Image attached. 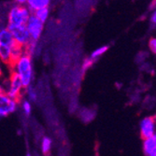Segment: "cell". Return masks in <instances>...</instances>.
<instances>
[{
    "label": "cell",
    "mask_w": 156,
    "mask_h": 156,
    "mask_svg": "<svg viewBox=\"0 0 156 156\" xmlns=\"http://www.w3.org/2000/svg\"><path fill=\"white\" fill-rule=\"evenodd\" d=\"M11 69L19 75L24 88L30 86L33 79V66L32 59L29 54L23 52Z\"/></svg>",
    "instance_id": "obj_1"
},
{
    "label": "cell",
    "mask_w": 156,
    "mask_h": 156,
    "mask_svg": "<svg viewBox=\"0 0 156 156\" xmlns=\"http://www.w3.org/2000/svg\"><path fill=\"white\" fill-rule=\"evenodd\" d=\"M31 14L30 9L27 8V6L17 4L11 8L9 12V24L10 25H23L25 24L28 18Z\"/></svg>",
    "instance_id": "obj_2"
},
{
    "label": "cell",
    "mask_w": 156,
    "mask_h": 156,
    "mask_svg": "<svg viewBox=\"0 0 156 156\" xmlns=\"http://www.w3.org/2000/svg\"><path fill=\"white\" fill-rule=\"evenodd\" d=\"M17 107L18 101L11 98L4 89L0 88V117L11 114L16 110Z\"/></svg>",
    "instance_id": "obj_3"
},
{
    "label": "cell",
    "mask_w": 156,
    "mask_h": 156,
    "mask_svg": "<svg viewBox=\"0 0 156 156\" xmlns=\"http://www.w3.org/2000/svg\"><path fill=\"white\" fill-rule=\"evenodd\" d=\"M24 89L23 82L19 75L14 71L11 70L10 77H9V89L6 91L7 94L13 99H15L16 101H20L22 98V92Z\"/></svg>",
    "instance_id": "obj_4"
},
{
    "label": "cell",
    "mask_w": 156,
    "mask_h": 156,
    "mask_svg": "<svg viewBox=\"0 0 156 156\" xmlns=\"http://www.w3.org/2000/svg\"><path fill=\"white\" fill-rule=\"evenodd\" d=\"M8 29L11 32L15 41L18 44L23 46V48L30 42L31 37L29 35V32H28L25 24H23V25L8 24Z\"/></svg>",
    "instance_id": "obj_5"
},
{
    "label": "cell",
    "mask_w": 156,
    "mask_h": 156,
    "mask_svg": "<svg viewBox=\"0 0 156 156\" xmlns=\"http://www.w3.org/2000/svg\"><path fill=\"white\" fill-rule=\"evenodd\" d=\"M25 26L28 32H29L31 39L37 41L42 34V31H43L44 23H42L39 19H37L34 13H31L25 23Z\"/></svg>",
    "instance_id": "obj_6"
},
{
    "label": "cell",
    "mask_w": 156,
    "mask_h": 156,
    "mask_svg": "<svg viewBox=\"0 0 156 156\" xmlns=\"http://www.w3.org/2000/svg\"><path fill=\"white\" fill-rule=\"evenodd\" d=\"M140 135L142 138H146L155 135V118L154 116L145 117L139 124Z\"/></svg>",
    "instance_id": "obj_7"
},
{
    "label": "cell",
    "mask_w": 156,
    "mask_h": 156,
    "mask_svg": "<svg viewBox=\"0 0 156 156\" xmlns=\"http://www.w3.org/2000/svg\"><path fill=\"white\" fill-rule=\"evenodd\" d=\"M143 151L147 156L156 155V135L143 138Z\"/></svg>",
    "instance_id": "obj_8"
},
{
    "label": "cell",
    "mask_w": 156,
    "mask_h": 156,
    "mask_svg": "<svg viewBox=\"0 0 156 156\" xmlns=\"http://www.w3.org/2000/svg\"><path fill=\"white\" fill-rule=\"evenodd\" d=\"M16 43L15 39H14L11 32L7 28H3L0 30V44L7 45V46H13Z\"/></svg>",
    "instance_id": "obj_9"
},
{
    "label": "cell",
    "mask_w": 156,
    "mask_h": 156,
    "mask_svg": "<svg viewBox=\"0 0 156 156\" xmlns=\"http://www.w3.org/2000/svg\"><path fill=\"white\" fill-rule=\"evenodd\" d=\"M51 0H26L27 8L30 9V11L34 12L35 10L43 8V7H49Z\"/></svg>",
    "instance_id": "obj_10"
},
{
    "label": "cell",
    "mask_w": 156,
    "mask_h": 156,
    "mask_svg": "<svg viewBox=\"0 0 156 156\" xmlns=\"http://www.w3.org/2000/svg\"><path fill=\"white\" fill-rule=\"evenodd\" d=\"M11 59V50L9 46L0 44V62H3L7 65H10Z\"/></svg>",
    "instance_id": "obj_11"
},
{
    "label": "cell",
    "mask_w": 156,
    "mask_h": 156,
    "mask_svg": "<svg viewBox=\"0 0 156 156\" xmlns=\"http://www.w3.org/2000/svg\"><path fill=\"white\" fill-rule=\"evenodd\" d=\"M49 13H50V9L49 7H43L40 8L37 10L34 11V14L36 15V17L37 19H39L42 23H45L49 17Z\"/></svg>",
    "instance_id": "obj_12"
},
{
    "label": "cell",
    "mask_w": 156,
    "mask_h": 156,
    "mask_svg": "<svg viewBox=\"0 0 156 156\" xmlns=\"http://www.w3.org/2000/svg\"><path fill=\"white\" fill-rule=\"evenodd\" d=\"M51 148V140L49 137L45 136L41 141V151L44 154H47L50 152Z\"/></svg>",
    "instance_id": "obj_13"
},
{
    "label": "cell",
    "mask_w": 156,
    "mask_h": 156,
    "mask_svg": "<svg viewBox=\"0 0 156 156\" xmlns=\"http://www.w3.org/2000/svg\"><path fill=\"white\" fill-rule=\"evenodd\" d=\"M108 50V46H107V45L102 46V47H99V48H97L96 50H94V51L92 52L91 57H92L93 59H96V58L99 57V56L103 55Z\"/></svg>",
    "instance_id": "obj_14"
},
{
    "label": "cell",
    "mask_w": 156,
    "mask_h": 156,
    "mask_svg": "<svg viewBox=\"0 0 156 156\" xmlns=\"http://www.w3.org/2000/svg\"><path fill=\"white\" fill-rule=\"evenodd\" d=\"M94 60V59H93L92 57H88L83 61V64H82V70L83 71H86L88 68H90L93 66Z\"/></svg>",
    "instance_id": "obj_15"
},
{
    "label": "cell",
    "mask_w": 156,
    "mask_h": 156,
    "mask_svg": "<svg viewBox=\"0 0 156 156\" xmlns=\"http://www.w3.org/2000/svg\"><path fill=\"white\" fill-rule=\"evenodd\" d=\"M27 88H28L27 95H28V98H29V100H31V101H36V100H37V97L36 91H35L32 87H30V86H28Z\"/></svg>",
    "instance_id": "obj_16"
},
{
    "label": "cell",
    "mask_w": 156,
    "mask_h": 156,
    "mask_svg": "<svg viewBox=\"0 0 156 156\" xmlns=\"http://www.w3.org/2000/svg\"><path fill=\"white\" fill-rule=\"evenodd\" d=\"M23 110L26 115H29L32 111V106L29 101H23Z\"/></svg>",
    "instance_id": "obj_17"
},
{
    "label": "cell",
    "mask_w": 156,
    "mask_h": 156,
    "mask_svg": "<svg viewBox=\"0 0 156 156\" xmlns=\"http://www.w3.org/2000/svg\"><path fill=\"white\" fill-rule=\"evenodd\" d=\"M149 47H150V50L152 51V53H155L156 52V39L154 37H152V38L150 39Z\"/></svg>",
    "instance_id": "obj_18"
},
{
    "label": "cell",
    "mask_w": 156,
    "mask_h": 156,
    "mask_svg": "<svg viewBox=\"0 0 156 156\" xmlns=\"http://www.w3.org/2000/svg\"><path fill=\"white\" fill-rule=\"evenodd\" d=\"M151 21L152 22L153 24H155V23H156V13H155V11H153V13H152V15L151 17Z\"/></svg>",
    "instance_id": "obj_19"
},
{
    "label": "cell",
    "mask_w": 156,
    "mask_h": 156,
    "mask_svg": "<svg viewBox=\"0 0 156 156\" xmlns=\"http://www.w3.org/2000/svg\"><path fill=\"white\" fill-rule=\"evenodd\" d=\"M17 4H20V5H24L26 3V0H14Z\"/></svg>",
    "instance_id": "obj_20"
},
{
    "label": "cell",
    "mask_w": 156,
    "mask_h": 156,
    "mask_svg": "<svg viewBox=\"0 0 156 156\" xmlns=\"http://www.w3.org/2000/svg\"><path fill=\"white\" fill-rule=\"evenodd\" d=\"M2 75V68H1V66H0V77Z\"/></svg>",
    "instance_id": "obj_21"
},
{
    "label": "cell",
    "mask_w": 156,
    "mask_h": 156,
    "mask_svg": "<svg viewBox=\"0 0 156 156\" xmlns=\"http://www.w3.org/2000/svg\"><path fill=\"white\" fill-rule=\"evenodd\" d=\"M0 88H2V87H1V84H0Z\"/></svg>",
    "instance_id": "obj_22"
},
{
    "label": "cell",
    "mask_w": 156,
    "mask_h": 156,
    "mask_svg": "<svg viewBox=\"0 0 156 156\" xmlns=\"http://www.w3.org/2000/svg\"><path fill=\"white\" fill-rule=\"evenodd\" d=\"M0 118H1V117H0Z\"/></svg>",
    "instance_id": "obj_23"
}]
</instances>
